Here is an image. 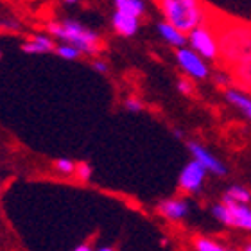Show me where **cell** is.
I'll return each mask as SVG.
<instances>
[{
	"label": "cell",
	"instance_id": "obj_25",
	"mask_svg": "<svg viewBox=\"0 0 251 251\" xmlns=\"http://www.w3.org/2000/svg\"><path fill=\"white\" fill-rule=\"evenodd\" d=\"M74 251H95V250L90 244H81V246H77Z\"/></svg>",
	"mask_w": 251,
	"mask_h": 251
},
{
	"label": "cell",
	"instance_id": "obj_20",
	"mask_svg": "<svg viewBox=\"0 0 251 251\" xmlns=\"http://www.w3.org/2000/svg\"><path fill=\"white\" fill-rule=\"evenodd\" d=\"M75 176H77L79 181H90L92 179V174H94V169H92V165H90L88 162H81L77 163V167H75Z\"/></svg>",
	"mask_w": 251,
	"mask_h": 251
},
{
	"label": "cell",
	"instance_id": "obj_27",
	"mask_svg": "<svg viewBox=\"0 0 251 251\" xmlns=\"http://www.w3.org/2000/svg\"><path fill=\"white\" fill-rule=\"evenodd\" d=\"M65 2H67V4H77L79 0H65Z\"/></svg>",
	"mask_w": 251,
	"mask_h": 251
},
{
	"label": "cell",
	"instance_id": "obj_21",
	"mask_svg": "<svg viewBox=\"0 0 251 251\" xmlns=\"http://www.w3.org/2000/svg\"><path fill=\"white\" fill-rule=\"evenodd\" d=\"M124 108L129 113H140L142 110H144V102H142L140 99H136V97H127V99L124 100Z\"/></svg>",
	"mask_w": 251,
	"mask_h": 251
},
{
	"label": "cell",
	"instance_id": "obj_12",
	"mask_svg": "<svg viewBox=\"0 0 251 251\" xmlns=\"http://www.w3.org/2000/svg\"><path fill=\"white\" fill-rule=\"evenodd\" d=\"M228 72H230L233 83H235L239 88L248 92V94H251V58L246 59V61L239 63V65H235V67L230 68Z\"/></svg>",
	"mask_w": 251,
	"mask_h": 251
},
{
	"label": "cell",
	"instance_id": "obj_1",
	"mask_svg": "<svg viewBox=\"0 0 251 251\" xmlns=\"http://www.w3.org/2000/svg\"><path fill=\"white\" fill-rule=\"evenodd\" d=\"M206 24L214 29L219 43V61L225 68H233L251 58V22L231 18L208 7Z\"/></svg>",
	"mask_w": 251,
	"mask_h": 251
},
{
	"label": "cell",
	"instance_id": "obj_14",
	"mask_svg": "<svg viewBox=\"0 0 251 251\" xmlns=\"http://www.w3.org/2000/svg\"><path fill=\"white\" fill-rule=\"evenodd\" d=\"M225 97L230 104L235 106L237 110H241L251 121V97H248L244 92H241V90L237 88H228L225 92Z\"/></svg>",
	"mask_w": 251,
	"mask_h": 251
},
{
	"label": "cell",
	"instance_id": "obj_28",
	"mask_svg": "<svg viewBox=\"0 0 251 251\" xmlns=\"http://www.w3.org/2000/svg\"><path fill=\"white\" fill-rule=\"evenodd\" d=\"M244 251H251V242H250V244H246V246H244Z\"/></svg>",
	"mask_w": 251,
	"mask_h": 251
},
{
	"label": "cell",
	"instance_id": "obj_29",
	"mask_svg": "<svg viewBox=\"0 0 251 251\" xmlns=\"http://www.w3.org/2000/svg\"><path fill=\"white\" fill-rule=\"evenodd\" d=\"M0 190H2V185H0Z\"/></svg>",
	"mask_w": 251,
	"mask_h": 251
},
{
	"label": "cell",
	"instance_id": "obj_2",
	"mask_svg": "<svg viewBox=\"0 0 251 251\" xmlns=\"http://www.w3.org/2000/svg\"><path fill=\"white\" fill-rule=\"evenodd\" d=\"M156 4L165 22L185 34L206 22L210 7L203 0H156Z\"/></svg>",
	"mask_w": 251,
	"mask_h": 251
},
{
	"label": "cell",
	"instance_id": "obj_10",
	"mask_svg": "<svg viewBox=\"0 0 251 251\" xmlns=\"http://www.w3.org/2000/svg\"><path fill=\"white\" fill-rule=\"evenodd\" d=\"M111 25L117 31V34L129 38V36H135L136 31H138V18L126 15V13H121V11H115V15L111 18Z\"/></svg>",
	"mask_w": 251,
	"mask_h": 251
},
{
	"label": "cell",
	"instance_id": "obj_3",
	"mask_svg": "<svg viewBox=\"0 0 251 251\" xmlns=\"http://www.w3.org/2000/svg\"><path fill=\"white\" fill-rule=\"evenodd\" d=\"M49 32L61 40L63 43L77 47L83 54H99L102 50V40L92 29L84 27L75 20L50 22L47 25Z\"/></svg>",
	"mask_w": 251,
	"mask_h": 251
},
{
	"label": "cell",
	"instance_id": "obj_8",
	"mask_svg": "<svg viewBox=\"0 0 251 251\" xmlns=\"http://www.w3.org/2000/svg\"><path fill=\"white\" fill-rule=\"evenodd\" d=\"M156 210L158 214L162 215V217H165L167 221H181L190 212V204L183 198H171L160 201Z\"/></svg>",
	"mask_w": 251,
	"mask_h": 251
},
{
	"label": "cell",
	"instance_id": "obj_17",
	"mask_svg": "<svg viewBox=\"0 0 251 251\" xmlns=\"http://www.w3.org/2000/svg\"><path fill=\"white\" fill-rule=\"evenodd\" d=\"M192 248L194 251H230L226 250L225 246H221L219 242L212 241L208 237H203V235H196L192 239Z\"/></svg>",
	"mask_w": 251,
	"mask_h": 251
},
{
	"label": "cell",
	"instance_id": "obj_13",
	"mask_svg": "<svg viewBox=\"0 0 251 251\" xmlns=\"http://www.w3.org/2000/svg\"><path fill=\"white\" fill-rule=\"evenodd\" d=\"M158 31H160V36L173 47H185V43L188 42V38L185 36V32H181L179 29H176L174 25H171L169 22H162L158 25Z\"/></svg>",
	"mask_w": 251,
	"mask_h": 251
},
{
	"label": "cell",
	"instance_id": "obj_6",
	"mask_svg": "<svg viewBox=\"0 0 251 251\" xmlns=\"http://www.w3.org/2000/svg\"><path fill=\"white\" fill-rule=\"evenodd\" d=\"M206 173H208V171H206L198 160H194L192 158V160L183 167L181 174H179V181H178L179 190L185 194L199 192L201 187H203L204 178H206Z\"/></svg>",
	"mask_w": 251,
	"mask_h": 251
},
{
	"label": "cell",
	"instance_id": "obj_9",
	"mask_svg": "<svg viewBox=\"0 0 251 251\" xmlns=\"http://www.w3.org/2000/svg\"><path fill=\"white\" fill-rule=\"evenodd\" d=\"M228 208V221L226 226H235L241 230L251 231V208H248L246 204L233 203V201H223Z\"/></svg>",
	"mask_w": 251,
	"mask_h": 251
},
{
	"label": "cell",
	"instance_id": "obj_22",
	"mask_svg": "<svg viewBox=\"0 0 251 251\" xmlns=\"http://www.w3.org/2000/svg\"><path fill=\"white\" fill-rule=\"evenodd\" d=\"M178 90L185 95H192L194 86H192V83H190L188 79H179V81H178Z\"/></svg>",
	"mask_w": 251,
	"mask_h": 251
},
{
	"label": "cell",
	"instance_id": "obj_15",
	"mask_svg": "<svg viewBox=\"0 0 251 251\" xmlns=\"http://www.w3.org/2000/svg\"><path fill=\"white\" fill-rule=\"evenodd\" d=\"M115 7L117 11L135 16V18H140L146 11V5L142 0H115Z\"/></svg>",
	"mask_w": 251,
	"mask_h": 251
},
{
	"label": "cell",
	"instance_id": "obj_7",
	"mask_svg": "<svg viewBox=\"0 0 251 251\" xmlns=\"http://www.w3.org/2000/svg\"><path fill=\"white\" fill-rule=\"evenodd\" d=\"M188 151H190L194 160H198L208 173H214V174H217V176L226 174L225 165H223L208 149H204L201 144H198V142H188Z\"/></svg>",
	"mask_w": 251,
	"mask_h": 251
},
{
	"label": "cell",
	"instance_id": "obj_16",
	"mask_svg": "<svg viewBox=\"0 0 251 251\" xmlns=\"http://www.w3.org/2000/svg\"><path fill=\"white\" fill-rule=\"evenodd\" d=\"M223 201H233V203L248 204L251 201V192L244 187L233 185V187H230L225 192V196H223Z\"/></svg>",
	"mask_w": 251,
	"mask_h": 251
},
{
	"label": "cell",
	"instance_id": "obj_26",
	"mask_svg": "<svg viewBox=\"0 0 251 251\" xmlns=\"http://www.w3.org/2000/svg\"><path fill=\"white\" fill-rule=\"evenodd\" d=\"M95 251H117L115 248H111V246H100V248H97Z\"/></svg>",
	"mask_w": 251,
	"mask_h": 251
},
{
	"label": "cell",
	"instance_id": "obj_18",
	"mask_svg": "<svg viewBox=\"0 0 251 251\" xmlns=\"http://www.w3.org/2000/svg\"><path fill=\"white\" fill-rule=\"evenodd\" d=\"M54 52L58 54L59 58L63 59H68V61H74V59H79L81 56H83V52L79 50L77 47H74V45H68V43H61V45H58L56 47V50Z\"/></svg>",
	"mask_w": 251,
	"mask_h": 251
},
{
	"label": "cell",
	"instance_id": "obj_5",
	"mask_svg": "<svg viewBox=\"0 0 251 251\" xmlns=\"http://www.w3.org/2000/svg\"><path fill=\"white\" fill-rule=\"evenodd\" d=\"M176 59H178L179 68L187 74L188 77L198 79V81H203V79L208 77V65L204 63V59L198 52H194L192 49L179 47L176 50Z\"/></svg>",
	"mask_w": 251,
	"mask_h": 251
},
{
	"label": "cell",
	"instance_id": "obj_19",
	"mask_svg": "<svg viewBox=\"0 0 251 251\" xmlns=\"http://www.w3.org/2000/svg\"><path fill=\"white\" fill-rule=\"evenodd\" d=\"M52 165H54V171L63 174V176H70V174H74L75 173V167H77V163L72 162V160H68V158H58Z\"/></svg>",
	"mask_w": 251,
	"mask_h": 251
},
{
	"label": "cell",
	"instance_id": "obj_24",
	"mask_svg": "<svg viewBox=\"0 0 251 251\" xmlns=\"http://www.w3.org/2000/svg\"><path fill=\"white\" fill-rule=\"evenodd\" d=\"M92 67L97 70V72H100V74H106L108 72V65H106L104 61H100V59H95L94 63H92Z\"/></svg>",
	"mask_w": 251,
	"mask_h": 251
},
{
	"label": "cell",
	"instance_id": "obj_11",
	"mask_svg": "<svg viewBox=\"0 0 251 251\" xmlns=\"http://www.w3.org/2000/svg\"><path fill=\"white\" fill-rule=\"evenodd\" d=\"M22 50L27 54H47L56 50V43H54V40L50 36L36 34V36H32L29 42L22 45Z\"/></svg>",
	"mask_w": 251,
	"mask_h": 251
},
{
	"label": "cell",
	"instance_id": "obj_30",
	"mask_svg": "<svg viewBox=\"0 0 251 251\" xmlns=\"http://www.w3.org/2000/svg\"><path fill=\"white\" fill-rule=\"evenodd\" d=\"M0 58H2V54H0Z\"/></svg>",
	"mask_w": 251,
	"mask_h": 251
},
{
	"label": "cell",
	"instance_id": "obj_4",
	"mask_svg": "<svg viewBox=\"0 0 251 251\" xmlns=\"http://www.w3.org/2000/svg\"><path fill=\"white\" fill-rule=\"evenodd\" d=\"M188 43L194 52H198L203 59L217 61L219 59V43L214 29L204 22L188 32Z\"/></svg>",
	"mask_w": 251,
	"mask_h": 251
},
{
	"label": "cell",
	"instance_id": "obj_23",
	"mask_svg": "<svg viewBox=\"0 0 251 251\" xmlns=\"http://www.w3.org/2000/svg\"><path fill=\"white\" fill-rule=\"evenodd\" d=\"M215 83L219 84V86H226L228 83H233V79H231V75L230 74H215Z\"/></svg>",
	"mask_w": 251,
	"mask_h": 251
}]
</instances>
